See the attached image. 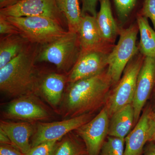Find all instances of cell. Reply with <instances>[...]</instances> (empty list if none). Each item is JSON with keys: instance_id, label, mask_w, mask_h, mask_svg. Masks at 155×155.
Returning <instances> with one entry per match:
<instances>
[{"instance_id": "29", "label": "cell", "mask_w": 155, "mask_h": 155, "mask_svg": "<svg viewBox=\"0 0 155 155\" xmlns=\"http://www.w3.org/2000/svg\"><path fill=\"white\" fill-rule=\"evenodd\" d=\"M0 155H24V154L13 145L1 144Z\"/></svg>"}, {"instance_id": "17", "label": "cell", "mask_w": 155, "mask_h": 155, "mask_svg": "<svg viewBox=\"0 0 155 155\" xmlns=\"http://www.w3.org/2000/svg\"><path fill=\"white\" fill-rule=\"evenodd\" d=\"M110 118L108 135L125 139L134 124V111L132 104L119 109Z\"/></svg>"}, {"instance_id": "3", "label": "cell", "mask_w": 155, "mask_h": 155, "mask_svg": "<svg viewBox=\"0 0 155 155\" xmlns=\"http://www.w3.org/2000/svg\"><path fill=\"white\" fill-rule=\"evenodd\" d=\"M81 51L78 33L68 31L63 36L44 46L38 51L36 61L54 64L60 72H70Z\"/></svg>"}, {"instance_id": "16", "label": "cell", "mask_w": 155, "mask_h": 155, "mask_svg": "<svg viewBox=\"0 0 155 155\" xmlns=\"http://www.w3.org/2000/svg\"><path fill=\"white\" fill-rule=\"evenodd\" d=\"M67 83V76L64 74L52 72L43 75L39 88V95L42 96L53 107H57L60 106L63 100Z\"/></svg>"}, {"instance_id": "31", "label": "cell", "mask_w": 155, "mask_h": 155, "mask_svg": "<svg viewBox=\"0 0 155 155\" xmlns=\"http://www.w3.org/2000/svg\"><path fill=\"white\" fill-rule=\"evenodd\" d=\"M0 142H1V144L13 145L8 136L1 129H0Z\"/></svg>"}, {"instance_id": "13", "label": "cell", "mask_w": 155, "mask_h": 155, "mask_svg": "<svg viewBox=\"0 0 155 155\" xmlns=\"http://www.w3.org/2000/svg\"><path fill=\"white\" fill-rule=\"evenodd\" d=\"M154 113L147 108L140 116L135 127L125 138L124 155H140L145 145L150 141L152 124Z\"/></svg>"}, {"instance_id": "12", "label": "cell", "mask_w": 155, "mask_h": 155, "mask_svg": "<svg viewBox=\"0 0 155 155\" xmlns=\"http://www.w3.org/2000/svg\"><path fill=\"white\" fill-rule=\"evenodd\" d=\"M155 84V58L145 57L139 72L135 95L132 105L134 111V124L141 116L142 111Z\"/></svg>"}, {"instance_id": "10", "label": "cell", "mask_w": 155, "mask_h": 155, "mask_svg": "<svg viewBox=\"0 0 155 155\" xmlns=\"http://www.w3.org/2000/svg\"><path fill=\"white\" fill-rule=\"evenodd\" d=\"M0 15L5 17H49L61 24L65 19L57 7L55 0H23L14 5L1 9Z\"/></svg>"}, {"instance_id": "5", "label": "cell", "mask_w": 155, "mask_h": 155, "mask_svg": "<svg viewBox=\"0 0 155 155\" xmlns=\"http://www.w3.org/2000/svg\"><path fill=\"white\" fill-rule=\"evenodd\" d=\"M138 31L137 24L119 31L118 43L108 56L107 72L113 85L118 83L127 64L138 53L136 41Z\"/></svg>"}, {"instance_id": "7", "label": "cell", "mask_w": 155, "mask_h": 155, "mask_svg": "<svg viewBox=\"0 0 155 155\" xmlns=\"http://www.w3.org/2000/svg\"><path fill=\"white\" fill-rule=\"evenodd\" d=\"M92 117L91 114H88L58 122H38L31 138V147L45 142L59 141L68 134L89 122Z\"/></svg>"}, {"instance_id": "24", "label": "cell", "mask_w": 155, "mask_h": 155, "mask_svg": "<svg viewBox=\"0 0 155 155\" xmlns=\"http://www.w3.org/2000/svg\"><path fill=\"white\" fill-rule=\"evenodd\" d=\"M116 12L120 21L124 22L136 5L137 0H114Z\"/></svg>"}, {"instance_id": "2", "label": "cell", "mask_w": 155, "mask_h": 155, "mask_svg": "<svg viewBox=\"0 0 155 155\" xmlns=\"http://www.w3.org/2000/svg\"><path fill=\"white\" fill-rule=\"evenodd\" d=\"M37 48L30 45L19 55L0 69V90L10 97L39 95L43 77L35 65Z\"/></svg>"}, {"instance_id": "22", "label": "cell", "mask_w": 155, "mask_h": 155, "mask_svg": "<svg viewBox=\"0 0 155 155\" xmlns=\"http://www.w3.org/2000/svg\"><path fill=\"white\" fill-rule=\"evenodd\" d=\"M71 132L58 141L53 155H86L87 153L86 147Z\"/></svg>"}, {"instance_id": "11", "label": "cell", "mask_w": 155, "mask_h": 155, "mask_svg": "<svg viewBox=\"0 0 155 155\" xmlns=\"http://www.w3.org/2000/svg\"><path fill=\"white\" fill-rule=\"evenodd\" d=\"M110 53L107 49L81 51L77 62L68 74L67 83H73L105 71L108 67Z\"/></svg>"}, {"instance_id": "14", "label": "cell", "mask_w": 155, "mask_h": 155, "mask_svg": "<svg viewBox=\"0 0 155 155\" xmlns=\"http://www.w3.org/2000/svg\"><path fill=\"white\" fill-rule=\"evenodd\" d=\"M35 125L28 122H14L1 120L0 129L8 136L14 146L25 154L31 149L30 139L35 130Z\"/></svg>"}, {"instance_id": "32", "label": "cell", "mask_w": 155, "mask_h": 155, "mask_svg": "<svg viewBox=\"0 0 155 155\" xmlns=\"http://www.w3.org/2000/svg\"><path fill=\"white\" fill-rule=\"evenodd\" d=\"M143 155H155V143H151L146 148Z\"/></svg>"}, {"instance_id": "6", "label": "cell", "mask_w": 155, "mask_h": 155, "mask_svg": "<svg viewBox=\"0 0 155 155\" xmlns=\"http://www.w3.org/2000/svg\"><path fill=\"white\" fill-rule=\"evenodd\" d=\"M137 55L127 64L122 78L108 95L105 107L110 117L119 109L133 102L137 77L145 58L142 54Z\"/></svg>"}, {"instance_id": "30", "label": "cell", "mask_w": 155, "mask_h": 155, "mask_svg": "<svg viewBox=\"0 0 155 155\" xmlns=\"http://www.w3.org/2000/svg\"><path fill=\"white\" fill-rule=\"evenodd\" d=\"M23 0H0L1 9L14 5Z\"/></svg>"}, {"instance_id": "15", "label": "cell", "mask_w": 155, "mask_h": 155, "mask_svg": "<svg viewBox=\"0 0 155 155\" xmlns=\"http://www.w3.org/2000/svg\"><path fill=\"white\" fill-rule=\"evenodd\" d=\"M77 33L82 51L107 50L109 45L103 39L96 17L88 14L83 16Z\"/></svg>"}, {"instance_id": "1", "label": "cell", "mask_w": 155, "mask_h": 155, "mask_svg": "<svg viewBox=\"0 0 155 155\" xmlns=\"http://www.w3.org/2000/svg\"><path fill=\"white\" fill-rule=\"evenodd\" d=\"M113 85L107 69L94 76L69 83L60 106L61 115L70 118L91 114L105 104Z\"/></svg>"}, {"instance_id": "8", "label": "cell", "mask_w": 155, "mask_h": 155, "mask_svg": "<svg viewBox=\"0 0 155 155\" xmlns=\"http://www.w3.org/2000/svg\"><path fill=\"white\" fill-rule=\"evenodd\" d=\"M37 96L29 95L16 98L6 107L5 118L31 122L50 118V111Z\"/></svg>"}, {"instance_id": "27", "label": "cell", "mask_w": 155, "mask_h": 155, "mask_svg": "<svg viewBox=\"0 0 155 155\" xmlns=\"http://www.w3.org/2000/svg\"><path fill=\"white\" fill-rule=\"evenodd\" d=\"M141 15L150 19L155 30V0H144Z\"/></svg>"}, {"instance_id": "33", "label": "cell", "mask_w": 155, "mask_h": 155, "mask_svg": "<svg viewBox=\"0 0 155 155\" xmlns=\"http://www.w3.org/2000/svg\"><path fill=\"white\" fill-rule=\"evenodd\" d=\"M151 132V137L150 141L154 142L155 143V114H154L153 117Z\"/></svg>"}, {"instance_id": "28", "label": "cell", "mask_w": 155, "mask_h": 155, "mask_svg": "<svg viewBox=\"0 0 155 155\" xmlns=\"http://www.w3.org/2000/svg\"><path fill=\"white\" fill-rule=\"evenodd\" d=\"M81 14L82 17L87 14H89L96 18L97 6L99 0H81Z\"/></svg>"}, {"instance_id": "20", "label": "cell", "mask_w": 155, "mask_h": 155, "mask_svg": "<svg viewBox=\"0 0 155 155\" xmlns=\"http://www.w3.org/2000/svg\"><path fill=\"white\" fill-rule=\"evenodd\" d=\"M55 2L67 22L68 31L77 33L82 17L79 0H55Z\"/></svg>"}, {"instance_id": "25", "label": "cell", "mask_w": 155, "mask_h": 155, "mask_svg": "<svg viewBox=\"0 0 155 155\" xmlns=\"http://www.w3.org/2000/svg\"><path fill=\"white\" fill-rule=\"evenodd\" d=\"M59 141L45 142L31 147L24 155H53Z\"/></svg>"}, {"instance_id": "4", "label": "cell", "mask_w": 155, "mask_h": 155, "mask_svg": "<svg viewBox=\"0 0 155 155\" xmlns=\"http://www.w3.org/2000/svg\"><path fill=\"white\" fill-rule=\"evenodd\" d=\"M5 17L32 44L45 45L63 36L67 31L60 22L49 17Z\"/></svg>"}, {"instance_id": "26", "label": "cell", "mask_w": 155, "mask_h": 155, "mask_svg": "<svg viewBox=\"0 0 155 155\" xmlns=\"http://www.w3.org/2000/svg\"><path fill=\"white\" fill-rule=\"evenodd\" d=\"M0 34L1 35L21 34L19 29L8 20L5 16L0 15Z\"/></svg>"}, {"instance_id": "9", "label": "cell", "mask_w": 155, "mask_h": 155, "mask_svg": "<svg viewBox=\"0 0 155 155\" xmlns=\"http://www.w3.org/2000/svg\"><path fill=\"white\" fill-rule=\"evenodd\" d=\"M110 116L105 107L89 122L75 130L83 140L88 155H99L108 135Z\"/></svg>"}, {"instance_id": "23", "label": "cell", "mask_w": 155, "mask_h": 155, "mask_svg": "<svg viewBox=\"0 0 155 155\" xmlns=\"http://www.w3.org/2000/svg\"><path fill=\"white\" fill-rule=\"evenodd\" d=\"M125 139L108 136L103 143L99 155H124Z\"/></svg>"}, {"instance_id": "18", "label": "cell", "mask_w": 155, "mask_h": 155, "mask_svg": "<svg viewBox=\"0 0 155 155\" xmlns=\"http://www.w3.org/2000/svg\"><path fill=\"white\" fill-rule=\"evenodd\" d=\"M100 9L97 14L96 20L103 39L110 45L115 41L119 34V29L114 19L110 0H99Z\"/></svg>"}, {"instance_id": "19", "label": "cell", "mask_w": 155, "mask_h": 155, "mask_svg": "<svg viewBox=\"0 0 155 155\" xmlns=\"http://www.w3.org/2000/svg\"><path fill=\"white\" fill-rule=\"evenodd\" d=\"M21 34L6 35L0 40V69L17 57L30 45Z\"/></svg>"}, {"instance_id": "21", "label": "cell", "mask_w": 155, "mask_h": 155, "mask_svg": "<svg viewBox=\"0 0 155 155\" xmlns=\"http://www.w3.org/2000/svg\"><path fill=\"white\" fill-rule=\"evenodd\" d=\"M140 33L139 48L145 57L155 58V30L150 26L147 18L140 15L137 17Z\"/></svg>"}]
</instances>
